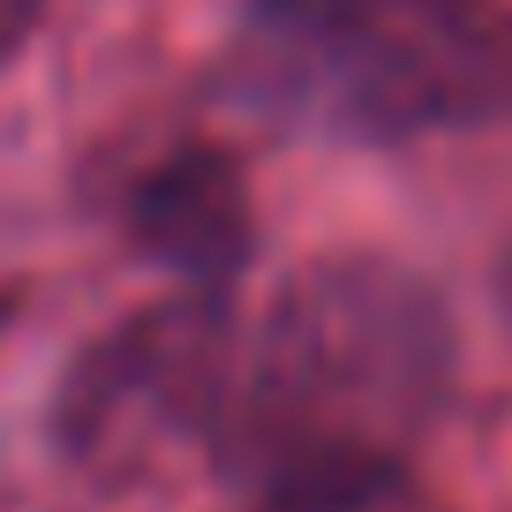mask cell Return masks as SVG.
Returning a JSON list of instances; mask_svg holds the SVG:
<instances>
[{
	"label": "cell",
	"mask_w": 512,
	"mask_h": 512,
	"mask_svg": "<svg viewBox=\"0 0 512 512\" xmlns=\"http://www.w3.org/2000/svg\"><path fill=\"white\" fill-rule=\"evenodd\" d=\"M452 392V324L392 264H309L211 400L219 467L256 512H369Z\"/></svg>",
	"instance_id": "obj_1"
},
{
	"label": "cell",
	"mask_w": 512,
	"mask_h": 512,
	"mask_svg": "<svg viewBox=\"0 0 512 512\" xmlns=\"http://www.w3.org/2000/svg\"><path fill=\"white\" fill-rule=\"evenodd\" d=\"M234 91L294 136L407 144L512 113V16L497 0H249Z\"/></svg>",
	"instance_id": "obj_2"
},
{
	"label": "cell",
	"mask_w": 512,
	"mask_h": 512,
	"mask_svg": "<svg viewBox=\"0 0 512 512\" xmlns=\"http://www.w3.org/2000/svg\"><path fill=\"white\" fill-rule=\"evenodd\" d=\"M136 241L196 287H226L249 256V196L241 174L211 151H174L136 189Z\"/></svg>",
	"instance_id": "obj_3"
}]
</instances>
